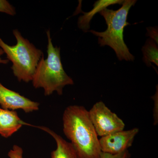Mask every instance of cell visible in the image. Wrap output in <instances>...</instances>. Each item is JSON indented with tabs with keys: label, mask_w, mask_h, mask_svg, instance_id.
Masks as SVG:
<instances>
[{
	"label": "cell",
	"mask_w": 158,
	"mask_h": 158,
	"mask_svg": "<svg viewBox=\"0 0 158 158\" xmlns=\"http://www.w3.org/2000/svg\"><path fill=\"white\" fill-rule=\"evenodd\" d=\"M64 135L73 145L78 158H100L99 139L83 106H69L62 116Z\"/></svg>",
	"instance_id": "obj_1"
},
{
	"label": "cell",
	"mask_w": 158,
	"mask_h": 158,
	"mask_svg": "<svg viewBox=\"0 0 158 158\" xmlns=\"http://www.w3.org/2000/svg\"><path fill=\"white\" fill-rule=\"evenodd\" d=\"M136 2L135 0H125L118 10L104 9L99 13L106 21V30L103 32L88 31L98 37L100 46H108L113 49L120 61H134L135 59L124 42L123 32L125 27L129 25L127 22L129 11Z\"/></svg>",
	"instance_id": "obj_2"
},
{
	"label": "cell",
	"mask_w": 158,
	"mask_h": 158,
	"mask_svg": "<svg viewBox=\"0 0 158 158\" xmlns=\"http://www.w3.org/2000/svg\"><path fill=\"white\" fill-rule=\"evenodd\" d=\"M46 34L48 40L47 58L44 59L43 55L40 60L32 84L35 88H43L45 96L50 95L55 91L61 95L63 88L66 85H73L74 82L63 69L60 48L54 46L49 30L46 31Z\"/></svg>",
	"instance_id": "obj_3"
},
{
	"label": "cell",
	"mask_w": 158,
	"mask_h": 158,
	"mask_svg": "<svg viewBox=\"0 0 158 158\" xmlns=\"http://www.w3.org/2000/svg\"><path fill=\"white\" fill-rule=\"evenodd\" d=\"M12 32L17 41L16 44L8 45L0 37V48L6 54L8 60L12 62L11 69L15 76L20 82L28 83L32 81L43 53L23 37L17 29Z\"/></svg>",
	"instance_id": "obj_4"
},
{
	"label": "cell",
	"mask_w": 158,
	"mask_h": 158,
	"mask_svg": "<svg viewBox=\"0 0 158 158\" xmlns=\"http://www.w3.org/2000/svg\"><path fill=\"white\" fill-rule=\"evenodd\" d=\"M89 117L98 136L101 137L123 131L124 122L102 101L97 102L88 111Z\"/></svg>",
	"instance_id": "obj_5"
},
{
	"label": "cell",
	"mask_w": 158,
	"mask_h": 158,
	"mask_svg": "<svg viewBox=\"0 0 158 158\" xmlns=\"http://www.w3.org/2000/svg\"><path fill=\"white\" fill-rule=\"evenodd\" d=\"M139 132V128H134L101 137L99 144L102 152L115 155L128 150L132 146L135 138Z\"/></svg>",
	"instance_id": "obj_6"
},
{
	"label": "cell",
	"mask_w": 158,
	"mask_h": 158,
	"mask_svg": "<svg viewBox=\"0 0 158 158\" xmlns=\"http://www.w3.org/2000/svg\"><path fill=\"white\" fill-rule=\"evenodd\" d=\"M40 104L6 88L0 82V106L5 110H22L26 113L39 110Z\"/></svg>",
	"instance_id": "obj_7"
},
{
	"label": "cell",
	"mask_w": 158,
	"mask_h": 158,
	"mask_svg": "<svg viewBox=\"0 0 158 158\" xmlns=\"http://www.w3.org/2000/svg\"><path fill=\"white\" fill-rule=\"evenodd\" d=\"M23 125L30 124L23 121L16 111L0 108V135L2 137H11Z\"/></svg>",
	"instance_id": "obj_8"
},
{
	"label": "cell",
	"mask_w": 158,
	"mask_h": 158,
	"mask_svg": "<svg viewBox=\"0 0 158 158\" xmlns=\"http://www.w3.org/2000/svg\"><path fill=\"white\" fill-rule=\"evenodd\" d=\"M51 135L56 141L57 147L51 153L52 158H78L74 148L70 142L52 130L44 126H35Z\"/></svg>",
	"instance_id": "obj_9"
},
{
	"label": "cell",
	"mask_w": 158,
	"mask_h": 158,
	"mask_svg": "<svg viewBox=\"0 0 158 158\" xmlns=\"http://www.w3.org/2000/svg\"><path fill=\"white\" fill-rule=\"evenodd\" d=\"M123 0H99L93 5V8L89 12H82L83 15L80 16L78 19V27L85 32H88L90 28V22L94 15L100 13L104 9H107L111 5H122Z\"/></svg>",
	"instance_id": "obj_10"
},
{
	"label": "cell",
	"mask_w": 158,
	"mask_h": 158,
	"mask_svg": "<svg viewBox=\"0 0 158 158\" xmlns=\"http://www.w3.org/2000/svg\"><path fill=\"white\" fill-rule=\"evenodd\" d=\"M143 61L148 66H151L152 63L158 65V44L153 40L148 38L142 48Z\"/></svg>",
	"instance_id": "obj_11"
},
{
	"label": "cell",
	"mask_w": 158,
	"mask_h": 158,
	"mask_svg": "<svg viewBox=\"0 0 158 158\" xmlns=\"http://www.w3.org/2000/svg\"><path fill=\"white\" fill-rule=\"evenodd\" d=\"M0 12L14 16L16 14L15 8L6 0H0Z\"/></svg>",
	"instance_id": "obj_12"
},
{
	"label": "cell",
	"mask_w": 158,
	"mask_h": 158,
	"mask_svg": "<svg viewBox=\"0 0 158 158\" xmlns=\"http://www.w3.org/2000/svg\"><path fill=\"white\" fill-rule=\"evenodd\" d=\"M100 158H131V154L128 150L115 155L102 152Z\"/></svg>",
	"instance_id": "obj_13"
},
{
	"label": "cell",
	"mask_w": 158,
	"mask_h": 158,
	"mask_svg": "<svg viewBox=\"0 0 158 158\" xmlns=\"http://www.w3.org/2000/svg\"><path fill=\"white\" fill-rule=\"evenodd\" d=\"M147 33L146 36L150 37V39L155 41L157 44H158V31L157 26L154 27H148Z\"/></svg>",
	"instance_id": "obj_14"
},
{
	"label": "cell",
	"mask_w": 158,
	"mask_h": 158,
	"mask_svg": "<svg viewBox=\"0 0 158 158\" xmlns=\"http://www.w3.org/2000/svg\"><path fill=\"white\" fill-rule=\"evenodd\" d=\"M158 87L157 86V90L156 93L153 96H152V98L154 102V107L153 108V112L154 118V125H157L158 123Z\"/></svg>",
	"instance_id": "obj_15"
},
{
	"label": "cell",
	"mask_w": 158,
	"mask_h": 158,
	"mask_svg": "<svg viewBox=\"0 0 158 158\" xmlns=\"http://www.w3.org/2000/svg\"><path fill=\"white\" fill-rule=\"evenodd\" d=\"M4 54V51L2 48H0V63H2V64H6L7 63H9V60L8 59H2V56Z\"/></svg>",
	"instance_id": "obj_16"
}]
</instances>
